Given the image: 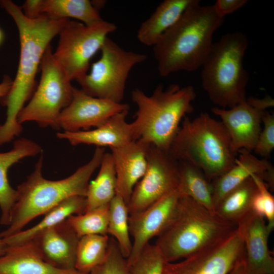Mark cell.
Listing matches in <instances>:
<instances>
[{"label":"cell","mask_w":274,"mask_h":274,"mask_svg":"<svg viewBox=\"0 0 274 274\" xmlns=\"http://www.w3.org/2000/svg\"><path fill=\"white\" fill-rule=\"evenodd\" d=\"M0 6L14 21L20 44L15 78L8 94L2 99L7 112L5 122L0 124L1 146L21 133L22 127L17 121L18 115L35 92L36 74L47 47L68 19H54L43 14L30 19L24 15L22 8L11 0H1Z\"/></svg>","instance_id":"1"},{"label":"cell","mask_w":274,"mask_h":274,"mask_svg":"<svg viewBox=\"0 0 274 274\" xmlns=\"http://www.w3.org/2000/svg\"><path fill=\"white\" fill-rule=\"evenodd\" d=\"M224 18L213 5L202 6L193 0L178 21L153 46L159 74L167 77L180 71L201 67L213 44L214 32Z\"/></svg>","instance_id":"2"},{"label":"cell","mask_w":274,"mask_h":274,"mask_svg":"<svg viewBox=\"0 0 274 274\" xmlns=\"http://www.w3.org/2000/svg\"><path fill=\"white\" fill-rule=\"evenodd\" d=\"M105 149L96 147L92 158L71 176L59 180L46 179L42 174L43 156L25 181L18 186L17 197L12 211L10 223L0 233L7 238L20 231L34 218L44 215L65 199L74 196L86 197L90 179L99 167Z\"/></svg>","instance_id":"3"},{"label":"cell","mask_w":274,"mask_h":274,"mask_svg":"<svg viewBox=\"0 0 274 274\" xmlns=\"http://www.w3.org/2000/svg\"><path fill=\"white\" fill-rule=\"evenodd\" d=\"M196 95L192 86L176 84L166 89L159 84L150 95L139 88L132 90V100L138 108L131 122L135 140L168 151L182 119L193 112Z\"/></svg>","instance_id":"4"},{"label":"cell","mask_w":274,"mask_h":274,"mask_svg":"<svg viewBox=\"0 0 274 274\" xmlns=\"http://www.w3.org/2000/svg\"><path fill=\"white\" fill-rule=\"evenodd\" d=\"M237 225L225 220L187 196L180 198L175 217L155 245L166 261L189 257L232 235Z\"/></svg>","instance_id":"5"},{"label":"cell","mask_w":274,"mask_h":274,"mask_svg":"<svg viewBox=\"0 0 274 274\" xmlns=\"http://www.w3.org/2000/svg\"><path fill=\"white\" fill-rule=\"evenodd\" d=\"M168 151L177 161L200 168L210 182L230 169L237 157L222 122L207 113L193 119L184 117Z\"/></svg>","instance_id":"6"},{"label":"cell","mask_w":274,"mask_h":274,"mask_svg":"<svg viewBox=\"0 0 274 274\" xmlns=\"http://www.w3.org/2000/svg\"><path fill=\"white\" fill-rule=\"evenodd\" d=\"M248 46L243 33L225 34L213 43L201 66L202 88L221 108H231L246 100L249 74L243 61Z\"/></svg>","instance_id":"7"},{"label":"cell","mask_w":274,"mask_h":274,"mask_svg":"<svg viewBox=\"0 0 274 274\" xmlns=\"http://www.w3.org/2000/svg\"><path fill=\"white\" fill-rule=\"evenodd\" d=\"M40 67L39 84L18 114L17 121L21 125L34 121L42 127L57 129L58 119L71 102L74 87L55 60L50 45L43 55Z\"/></svg>","instance_id":"8"},{"label":"cell","mask_w":274,"mask_h":274,"mask_svg":"<svg viewBox=\"0 0 274 274\" xmlns=\"http://www.w3.org/2000/svg\"><path fill=\"white\" fill-rule=\"evenodd\" d=\"M100 51L101 56L92 63L90 72L77 81L90 96L121 103L129 72L145 61L147 55L125 50L109 37Z\"/></svg>","instance_id":"9"},{"label":"cell","mask_w":274,"mask_h":274,"mask_svg":"<svg viewBox=\"0 0 274 274\" xmlns=\"http://www.w3.org/2000/svg\"><path fill=\"white\" fill-rule=\"evenodd\" d=\"M116 28L115 24L104 20L92 25L68 20L58 34L53 55L71 81L87 73L90 59L100 50L108 35Z\"/></svg>","instance_id":"10"},{"label":"cell","mask_w":274,"mask_h":274,"mask_svg":"<svg viewBox=\"0 0 274 274\" xmlns=\"http://www.w3.org/2000/svg\"><path fill=\"white\" fill-rule=\"evenodd\" d=\"M179 161L167 151L150 145L147 166L134 187L127 204L129 215L140 213L178 189Z\"/></svg>","instance_id":"11"},{"label":"cell","mask_w":274,"mask_h":274,"mask_svg":"<svg viewBox=\"0 0 274 274\" xmlns=\"http://www.w3.org/2000/svg\"><path fill=\"white\" fill-rule=\"evenodd\" d=\"M245 256L244 242L237 229L224 241L181 261L167 262L163 274H228Z\"/></svg>","instance_id":"12"},{"label":"cell","mask_w":274,"mask_h":274,"mask_svg":"<svg viewBox=\"0 0 274 274\" xmlns=\"http://www.w3.org/2000/svg\"><path fill=\"white\" fill-rule=\"evenodd\" d=\"M129 106L90 96L74 87L70 104L61 112L57 129L75 132L97 127L114 115L128 110Z\"/></svg>","instance_id":"13"},{"label":"cell","mask_w":274,"mask_h":274,"mask_svg":"<svg viewBox=\"0 0 274 274\" xmlns=\"http://www.w3.org/2000/svg\"><path fill=\"white\" fill-rule=\"evenodd\" d=\"M181 197L177 189L145 210L129 215V230L133 242L127 258L128 263L138 257L152 238L158 236L169 225L177 213Z\"/></svg>","instance_id":"14"},{"label":"cell","mask_w":274,"mask_h":274,"mask_svg":"<svg viewBox=\"0 0 274 274\" xmlns=\"http://www.w3.org/2000/svg\"><path fill=\"white\" fill-rule=\"evenodd\" d=\"M263 218L252 210L237 223L245 244L249 274L274 273V260L268 246L271 231Z\"/></svg>","instance_id":"15"},{"label":"cell","mask_w":274,"mask_h":274,"mask_svg":"<svg viewBox=\"0 0 274 274\" xmlns=\"http://www.w3.org/2000/svg\"><path fill=\"white\" fill-rule=\"evenodd\" d=\"M212 112L220 118L235 153L241 149L253 150L262 129V112L253 108L246 100L228 109L214 107Z\"/></svg>","instance_id":"16"},{"label":"cell","mask_w":274,"mask_h":274,"mask_svg":"<svg viewBox=\"0 0 274 274\" xmlns=\"http://www.w3.org/2000/svg\"><path fill=\"white\" fill-rule=\"evenodd\" d=\"M79 239L66 219L42 232L32 241L46 262L56 268L69 270L75 269Z\"/></svg>","instance_id":"17"},{"label":"cell","mask_w":274,"mask_h":274,"mask_svg":"<svg viewBox=\"0 0 274 274\" xmlns=\"http://www.w3.org/2000/svg\"><path fill=\"white\" fill-rule=\"evenodd\" d=\"M150 145L141 140L111 149L116 176V194L127 204L137 183L147 166V153Z\"/></svg>","instance_id":"18"},{"label":"cell","mask_w":274,"mask_h":274,"mask_svg":"<svg viewBox=\"0 0 274 274\" xmlns=\"http://www.w3.org/2000/svg\"><path fill=\"white\" fill-rule=\"evenodd\" d=\"M128 110L119 112L100 126L87 130L58 132L57 137L66 140L73 146L95 145L98 147L117 148L134 141V131L131 123L126 121Z\"/></svg>","instance_id":"19"},{"label":"cell","mask_w":274,"mask_h":274,"mask_svg":"<svg viewBox=\"0 0 274 274\" xmlns=\"http://www.w3.org/2000/svg\"><path fill=\"white\" fill-rule=\"evenodd\" d=\"M0 274H85L76 269H61L46 262L31 240L8 246L0 256Z\"/></svg>","instance_id":"20"},{"label":"cell","mask_w":274,"mask_h":274,"mask_svg":"<svg viewBox=\"0 0 274 274\" xmlns=\"http://www.w3.org/2000/svg\"><path fill=\"white\" fill-rule=\"evenodd\" d=\"M42 152L41 146L34 141L21 138L14 142L12 149L0 153V224L9 226L12 210L17 200V190L9 184L8 171L21 159L34 156Z\"/></svg>","instance_id":"21"},{"label":"cell","mask_w":274,"mask_h":274,"mask_svg":"<svg viewBox=\"0 0 274 274\" xmlns=\"http://www.w3.org/2000/svg\"><path fill=\"white\" fill-rule=\"evenodd\" d=\"M234 165L211 181L215 210L221 200L230 191L255 174L261 179L272 165L265 158H259L246 149L238 151Z\"/></svg>","instance_id":"22"},{"label":"cell","mask_w":274,"mask_h":274,"mask_svg":"<svg viewBox=\"0 0 274 274\" xmlns=\"http://www.w3.org/2000/svg\"><path fill=\"white\" fill-rule=\"evenodd\" d=\"M193 0H165L153 13L141 24L138 40L143 44L154 46L162 36L180 19Z\"/></svg>","instance_id":"23"},{"label":"cell","mask_w":274,"mask_h":274,"mask_svg":"<svg viewBox=\"0 0 274 274\" xmlns=\"http://www.w3.org/2000/svg\"><path fill=\"white\" fill-rule=\"evenodd\" d=\"M86 206L85 196L69 197L46 212L38 224L3 239L8 246L30 241L42 232L66 220L70 216L85 213Z\"/></svg>","instance_id":"24"},{"label":"cell","mask_w":274,"mask_h":274,"mask_svg":"<svg viewBox=\"0 0 274 274\" xmlns=\"http://www.w3.org/2000/svg\"><path fill=\"white\" fill-rule=\"evenodd\" d=\"M179 168L178 189L181 196L189 197L210 212L215 213L212 183L203 172L185 161H179Z\"/></svg>","instance_id":"25"},{"label":"cell","mask_w":274,"mask_h":274,"mask_svg":"<svg viewBox=\"0 0 274 274\" xmlns=\"http://www.w3.org/2000/svg\"><path fill=\"white\" fill-rule=\"evenodd\" d=\"M96 178L89 182L85 212L107 205L116 195V176L111 153L105 152Z\"/></svg>","instance_id":"26"},{"label":"cell","mask_w":274,"mask_h":274,"mask_svg":"<svg viewBox=\"0 0 274 274\" xmlns=\"http://www.w3.org/2000/svg\"><path fill=\"white\" fill-rule=\"evenodd\" d=\"M257 186L250 177L228 192L217 206L215 213L225 220L237 223L252 211Z\"/></svg>","instance_id":"27"},{"label":"cell","mask_w":274,"mask_h":274,"mask_svg":"<svg viewBox=\"0 0 274 274\" xmlns=\"http://www.w3.org/2000/svg\"><path fill=\"white\" fill-rule=\"evenodd\" d=\"M42 14L54 19H76L87 25L103 20L89 0H43Z\"/></svg>","instance_id":"28"},{"label":"cell","mask_w":274,"mask_h":274,"mask_svg":"<svg viewBox=\"0 0 274 274\" xmlns=\"http://www.w3.org/2000/svg\"><path fill=\"white\" fill-rule=\"evenodd\" d=\"M108 235H87L80 238L76 251L75 269L89 273L105 259L109 246Z\"/></svg>","instance_id":"29"},{"label":"cell","mask_w":274,"mask_h":274,"mask_svg":"<svg viewBox=\"0 0 274 274\" xmlns=\"http://www.w3.org/2000/svg\"><path fill=\"white\" fill-rule=\"evenodd\" d=\"M129 214L126 203L116 194L109 203L108 234H111L118 244L122 255L127 258L131 252L132 244L129 230Z\"/></svg>","instance_id":"30"},{"label":"cell","mask_w":274,"mask_h":274,"mask_svg":"<svg viewBox=\"0 0 274 274\" xmlns=\"http://www.w3.org/2000/svg\"><path fill=\"white\" fill-rule=\"evenodd\" d=\"M109 206L71 215L67 221L80 238L87 235H108Z\"/></svg>","instance_id":"31"},{"label":"cell","mask_w":274,"mask_h":274,"mask_svg":"<svg viewBox=\"0 0 274 274\" xmlns=\"http://www.w3.org/2000/svg\"><path fill=\"white\" fill-rule=\"evenodd\" d=\"M167 262L157 246L149 243L134 261L127 263L128 274H163Z\"/></svg>","instance_id":"32"},{"label":"cell","mask_w":274,"mask_h":274,"mask_svg":"<svg viewBox=\"0 0 274 274\" xmlns=\"http://www.w3.org/2000/svg\"><path fill=\"white\" fill-rule=\"evenodd\" d=\"M251 177L257 187L252 201V210L267 219V227L271 232L274 227V197L268 190L266 184L259 176L252 174Z\"/></svg>","instance_id":"33"},{"label":"cell","mask_w":274,"mask_h":274,"mask_svg":"<svg viewBox=\"0 0 274 274\" xmlns=\"http://www.w3.org/2000/svg\"><path fill=\"white\" fill-rule=\"evenodd\" d=\"M89 274H128L127 259L122 255L115 239L110 238L105 259Z\"/></svg>","instance_id":"34"},{"label":"cell","mask_w":274,"mask_h":274,"mask_svg":"<svg viewBox=\"0 0 274 274\" xmlns=\"http://www.w3.org/2000/svg\"><path fill=\"white\" fill-rule=\"evenodd\" d=\"M261 121L264 126L253 151L262 158L267 159L274 148V115L267 111H263Z\"/></svg>","instance_id":"35"},{"label":"cell","mask_w":274,"mask_h":274,"mask_svg":"<svg viewBox=\"0 0 274 274\" xmlns=\"http://www.w3.org/2000/svg\"><path fill=\"white\" fill-rule=\"evenodd\" d=\"M247 0H217L213 5L217 14L222 18L244 7Z\"/></svg>","instance_id":"36"},{"label":"cell","mask_w":274,"mask_h":274,"mask_svg":"<svg viewBox=\"0 0 274 274\" xmlns=\"http://www.w3.org/2000/svg\"><path fill=\"white\" fill-rule=\"evenodd\" d=\"M43 0H26L22 8L24 15L30 19L38 18L42 14Z\"/></svg>","instance_id":"37"},{"label":"cell","mask_w":274,"mask_h":274,"mask_svg":"<svg viewBox=\"0 0 274 274\" xmlns=\"http://www.w3.org/2000/svg\"><path fill=\"white\" fill-rule=\"evenodd\" d=\"M246 101L253 108L260 112L266 111L267 109L274 106V100L269 95L262 98L250 96L246 98Z\"/></svg>","instance_id":"38"},{"label":"cell","mask_w":274,"mask_h":274,"mask_svg":"<svg viewBox=\"0 0 274 274\" xmlns=\"http://www.w3.org/2000/svg\"><path fill=\"white\" fill-rule=\"evenodd\" d=\"M13 84V80L8 76H5L0 83V99L4 98L10 91Z\"/></svg>","instance_id":"39"},{"label":"cell","mask_w":274,"mask_h":274,"mask_svg":"<svg viewBox=\"0 0 274 274\" xmlns=\"http://www.w3.org/2000/svg\"><path fill=\"white\" fill-rule=\"evenodd\" d=\"M228 274H249L246 264V256L237 262Z\"/></svg>","instance_id":"40"},{"label":"cell","mask_w":274,"mask_h":274,"mask_svg":"<svg viewBox=\"0 0 274 274\" xmlns=\"http://www.w3.org/2000/svg\"><path fill=\"white\" fill-rule=\"evenodd\" d=\"M92 4L93 7L98 11V9L101 8L105 6L106 1H92Z\"/></svg>","instance_id":"41"},{"label":"cell","mask_w":274,"mask_h":274,"mask_svg":"<svg viewBox=\"0 0 274 274\" xmlns=\"http://www.w3.org/2000/svg\"><path fill=\"white\" fill-rule=\"evenodd\" d=\"M7 245L3 238L0 237V256L5 254Z\"/></svg>","instance_id":"42"},{"label":"cell","mask_w":274,"mask_h":274,"mask_svg":"<svg viewBox=\"0 0 274 274\" xmlns=\"http://www.w3.org/2000/svg\"><path fill=\"white\" fill-rule=\"evenodd\" d=\"M3 37H4V35H3V31L0 28V44L2 42V41L3 40Z\"/></svg>","instance_id":"43"},{"label":"cell","mask_w":274,"mask_h":274,"mask_svg":"<svg viewBox=\"0 0 274 274\" xmlns=\"http://www.w3.org/2000/svg\"><path fill=\"white\" fill-rule=\"evenodd\" d=\"M272 274H274V273H272Z\"/></svg>","instance_id":"44"}]
</instances>
